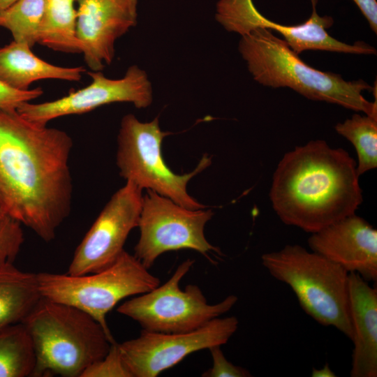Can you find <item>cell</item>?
I'll return each mask as SVG.
<instances>
[{
  "instance_id": "obj_1",
  "label": "cell",
  "mask_w": 377,
  "mask_h": 377,
  "mask_svg": "<svg viewBox=\"0 0 377 377\" xmlns=\"http://www.w3.org/2000/svg\"><path fill=\"white\" fill-rule=\"evenodd\" d=\"M72 147L64 131L0 110V209L46 242L71 211Z\"/></svg>"
},
{
  "instance_id": "obj_2",
  "label": "cell",
  "mask_w": 377,
  "mask_h": 377,
  "mask_svg": "<svg viewBox=\"0 0 377 377\" xmlns=\"http://www.w3.org/2000/svg\"><path fill=\"white\" fill-rule=\"evenodd\" d=\"M359 177L348 151L311 140L283 156L269 199L283 223L311 234L355 214L363 200Z\"/></svg>"
},
{
  "instance_id": "obj_3",
  "label": "cell",
  "mask_w": 377,
  "mask_h": 377,
  "mask_svg": "<svg viewBox=\"0 0 377 377\" xmlns=\"http://www.w3.org/2000/svg\"><path fill=\"white\" fill-rule=\"evenodd\" d=\"M238 50L253 79L263 86L289 87L307 98L377 117L376 99L370 102L362 95L374 89L368 83L346 81L340 75L311 67L269 29L256 28L242 36Z\"/></svg>"
},
{
  "instance_id": "obj_4",
  "label": "cell",
  "mask_w": 377,
  "mask_h": 377,
  "mask_svg": "<svg viewBox=\"0 0 377 377\" xmlns=\"http://www.w3.org/2000/svg\"><path fill=\"white\" fill-rule=\"evenodd\" d=\"M22 323L34 346L33 377H81L116 341L86 312L43 297Z\"/></svg>"
},
{
  "instance_id": "obj_5",
  "label": "cell",
  "mask_w": 377,
  "mask_h": 377,
  "mask_svg": "<svg viewBox=\"0 0 377 377\" xmlns=\"http://www.w3.org/2000/svg\"><path fill=\"white\" fill-rule=\"evenodd\" d=\"M260 259L273 278L291 288L307 315L352 340L348 272L299 244H287Z\"/></svg>"
},
{
  "instance_id": "obj_6",
  "label": "cell",
  "mask_w": 377,
  "mask_h": 377,
  "mask_svg": "<svg viewBox=\"0 0 377 377\" xmlns=\"http://www.w3.org/2000/svg\"><path fill=\"white\" fill-rule=\"evenodd\" d=\"M43 297L76 307L98 321L113 337L107 314L123 299L149 292L160 280L135 256L124 251L109 267L82 275L37 273Z\"/></svg>"
},
{
  "instance_id": "obj_7",
  "label": "cell",
  "mask_w": 377,
  "mask_h": 377,
  "mask_svg": "<svg viewBox=\"0 0 377 377\" xmlns=\"http://www.w3.org/2000/svg\"><path fill=\"white\" fill-rule=\"evenodd\" d=\"M171 134L161 131L158 117L149 122L139 121L134 114L124 115L117 136V165L121 177L166 197L190 209H205L187 192L188 182L211 164V158L204 155L194 170L177 175L165 163L161 145Z\"/></svg>"
},
{
  "instance_id": "obj_8",
  "label": "cell",
  "mask_w": 377,
  "mask_h": 377,
  "mask_svg": "<svg viewBox=\"0 0 377 377\" xmlns=\"http://www.w3.org/2000/svg\"><path fill=\"white\" fill-rule=\"evenodd\" d=\"M193 263L191 259L184 260L167 282L133 296L119 305L117 311L138 322L143 330L167 334L195 330L229 311L238 300L235 295L209 304L198 286L189 284L184 290L179 288Z\"/></svg>"
},
{
  "instance_id": "obj_9",
  "label": "cell",
  "mask_w": 377,
  "mask_h": 377,
  "mask_svg": "<svg viewBox=\"0 0 377 377\" xmlns=\"http://www.w3.org/2000/svg\"><path fill=\"white\" fill-rule=\"evenodd\" d=\"M214 213L211 209H190L147 190L142 197L138 227L140 238L134 256L148 269L163 253L183 249L194 250L212 261L209 254L221 250L205 238L204 229Z\"/></svg>"
},
{
  "instance_id": "obj_10",
  "label": "cell",
  "mask_w": 377,
  "mask_h": 377,
  "mask_svg": "<svg viewBox=\"0 0 377 377\" xmlns=\"http://www.w3.org/2000/svg\"><path fill=\"white\" fill-rule=\"evenodd\" d=\"M235 316L217 317L201 327L184 333L143 330L133 339L119 343L132 377H156L191 353L226 343L238 328Z\"/></svg>"
},
{
  "instance_id": "obj_11",
  "label": "cell",
  "mask_w": 377,
  "mask_h": 377,
  "mask_svg": "<svg viewBox=\"0 0 377 377\" xmlns=\"http://www.w3.org/2000/svg\"><path fill=\"white\" fill-rule=\"evenodd\" d=\"M142 189L132 182L117 190L75 251L66 273L82 275L111 265L121 254L130 232L138 227Z\"/></svg>"
},
{
  "instance_id": "obj_12",
  "label": "cell",
  "mask_w": 377,
  "mask_h": 377,
  "mask_svg": "<svg viewBox=\"0 0 377 377\" xmlns=\"http://www.w3.org/2000/svg\"><path fill=\"white\" fill-rule=\"evenodd\" d=\"M312 12L304 23L286 26L263 16L253 0H219L216 4V20L228 31L244 36L256 28L280 33L297 54L305 50H325L355 54H376V50L364 42L353 45L332 38L327 32L334 23L332 17L320 16L316 10L318 0H311Z\"/></svg>"
},
{
  "instance_id": "obj_13",
  "label": "cell",
  "mask_w": 377,
  "mask_h": 377,
  "mask_svg": "<svg viewBox=\"0 0 377 377\" xmlns=\"http://www.w3.org/2000/svg\"><path fill=\"white\" fill-rule=\"evenodd\" d=\"M91 83L60 98L40 103L26 102L16 109L32 122L47 125L58 117L83 114L114 103H131L137 108L149 106L153 100L147 73L137 65L128 68L119 79H110L101 71H88Z\"/></svg>"
},
{
  "instance_id": "obj_14",
  "label": "cell",
  "mask_w": 377,
  "mask_h": 377,
  "mask_svg": "<svg viewBox=\"0 0 377 377\" xmlns=\"http://www.w3.org/2000/svg\"><path fill=\"white\" fill-rule=\"evenodd\" d=\"M75 35L81 54L93 71L114 59L116 40L135 27L138 0H75Z\"/></svg>"
},
{
  "instance_id": "obj_15",
  "label": "cell",
  "mask_w": 377,
  "mask_h": 377,
  "mask_svg": "<svg viewBox=\"0 0 377 377\" xmlns=\"http://www.w3.org/2000/svg\"><path fill=\"white\" fill-rule=\"evenodd\" d=\"M311 251L359 274L367 282L377 281V230L355 214L311 233Z\"/></svg>"
},
{
  "instance_id": "obj_16",
  "label": "cell",
  "mask_w": 377,
  "mask_h": 377,
  "mask_svg": "<svg viewBox=\"0 0 377 377\" xmlns=\"http://www.w3.org/2000/svg\"><path fill=\"white\" fill-rule=\"evenodd\" d=\"M353 327L351 377L377 376V287L359 274H348Z\"/></svg>"
},
{
  "instance_id": "obj_17",
  "label": "cell",
  "mask_w": 377,
  "mask_h": 377,
  "mask_svg": "<svg viewBox=\"0 0 377 377\" xmlns=\"http://www.w3.org/2000/svg\"><path fill=\"white\" fill-rule=\"evenodd\" d=\"M86 72L83 66L63 67L38 57L27 43L13 40L0 48V81L21 91L36 81L57 79L79 82Z\"/></svg>"
},
{
  "instance_id": "obj_18",
  "label": "cell",
  "mask_w": 377,
  "mask_h": 377,
  "mask_svg": "<svg viewBox=\"0 0 377 377\" xmlns=\"http://www.w3.org/2000/svg\"><path fill=\"white\" fill-rule=\"evenodd\" d=\"M42 297L35 273L13 264L0 269V331L22 323Z\"/></svg>"
},
{
  "instance_id": "obj_19",
  "label": "cell",
  "mask_w": 377,
  "mask_h": 377,
  "mask_svg": "<svg viewBox=\"0 0 377 377\" xmlns=\"http://www.w3.org/2000/svg\"><path fill=\"white\" fill-rule=\"evenodd\" d=\"M75 0H45L38 43L55 51L81 53L75 35Z\"/></svg>"
},
{
  "instance_id": "obj_20",
  "label": "cell",
  "mask_w": 377,
  "mask_h": 377,
  "mask_svg": "<svg viewBox=\"0 0 377 377\" xmlns=\"http://www.w3.org/2000/svg\"><path fill=\"white\" fill-rule=\"evenodd\" d=\"M36 362L34 343L22 323L0 331V377L33 376Z\"/></svg>"
},
{
  "instance_id": "obj_21",
  "label": "cell",
  "mask_w": 377,
  "mask_h": 377,
  "mask_svg": "<svg viewBox=\"0 0 377 377\" xmlns=\"http://www.w3.org/2000/svg\"><path fill=\"white\" fill-rule=\"evenodd\" d=\"M334 128L353 145L360 176L377 167V117L355 114Z\"/></svg>"
},
{
  "instance_id": "obj_22",
  "label": "cell",
  "mask_w": 377,
  "mask_h": 377,
  "mask_svg": "<svg viewBox=\"0 0 377 377\" xmlns=\"http://www.w3.org/2000/svg\"><path fill=\"white\" fill-rule=\"evenodd\" d=\"M45 6V0H18L0 12V27L8 29L13 40L27 43L32 48L38 43Z\"/></svg>"
},
{
  "instance_id": "obj_23",
  "label": "cell",
  "mask_w": 377,
  "mask_h": 377,
  "mask_svg": "<svg viewBox=\"0 0 377 377\" xmlns=\"http://www.w3.org/2000/svg\"><path fill=\"white\" fill-rule=\"evenodd\" d=\"M22 224L8 214L0 212V269L13 264L24 242Z\"/></svg>"
},
{
  "instance_id": "obj_24",
  "label": "cell",
  "mask_w": 377,
  "mask_h": 377,
  "mask_svg": "<svg viewBox=\"0 0 377 377\" xmlns=\"http://www.w3.org/2000/svg\"><path fill=\"white\" fill-rule=\"evenodd\" d=\"M81 377H132L120 352L119 343L111 344L108 353L91 364Z\"/></svg>"
},
{
  "instance_id": "obj_25",
  "label": "cell",
  "mask_w": 377,
  "mask_h": 377,
  "mask_svg": "<svg viewBox=\"0 0 377 377\" xmlns=\"http://www.w3.org/2000/svg\"><path fill=\"white\" fill-rule=\"evenodd\" d=\"M213 366L202 375L203 377H250L251 373L245 368L229 362L221 349V346L209 348Z\"/></svg>"
},
{
  "instance_id": "obj_26",
  "label": "cell",
  "mask_w": 377,
  "mask_h": 377,
  "mask_svg": "<svg viewBox=\"0 0 377 377\" xmlns=\"http://www.w3.org/2000/svg\"><path fill=\"white\" fill-rule=\"evenodd\" d=\"M43 94L40 87L21 91L13 89L0 81V110H16L26 102L40 97Z\"/></svg>"
},
{
  "instance_id": "obj_27",
  "label": "cell",
  "mask_w": 377,
  "mask_h": 377,
  "mask_svg": "<svg viewBox=\"0 0 377 377\" xmlns=\"http://www.w3.org/2000/svg\"><path fill=\"white\" fill-rule=\"evenodd\" d=\"M369 22L372 31L377 33L376 0H353Z\"/></svg>"
},
{
  "instance_id": "obj_28",
  "label": "cell",
  "mask_w": 377,
  "mask_h": 377,
  "mask_svg": "<svg viewBox=\"0 0 377 377\" xmlns=\"http://www.w3.org/2000/svg\"><path fill=\"white\" fill-rule=\"evenodd\" d=\"M311 376L313 377H335L337 376L334 371L330 369L329 364L326 363L320 369L313 368Z\"/></svg>"
},
{
  "instance_id": "obj_29",
  "label": "cell",
  "mask_w": 377,
  "mask_h": 377,
  "mask_svg": "<svg viewBox=\"0 0 377 377\" xmlns=\"http://www.w3.org/2000/svg\"><path fill=\"white\" fill-rule=\"evenodd\" d=\"M17 1L18 0H0V12L8 8Z\"/></svg>"
},
{
  "instance_id": "obj_30",
  "label": "cell",
  "mask_w": 377,
  "mask_h": 377,
  "mask_svg": "<svg viewBox=\"0 0 377 377\" xmlns=\"http://www.w3.org/2000/svg\"><path fill=\"white\" fill-rule=\"evenodd\" d=\"M0 196H1V188H0Z\"/></svg>"
},
{
  "instance_id": "obj_31",
  "label": "cell",
  "mask_w": 377,
  "mask_h": 377,
  "mask_svg": "<svg viewBox=\"0 0 377 377\" xmlns=\"http://www.w3.org/2000/svg\"><path fill=\"white\" fill-rule=\"evenodd\" d=\"M2 211L1 209H0V212Z\"/></svg>"
}]
</instances>
